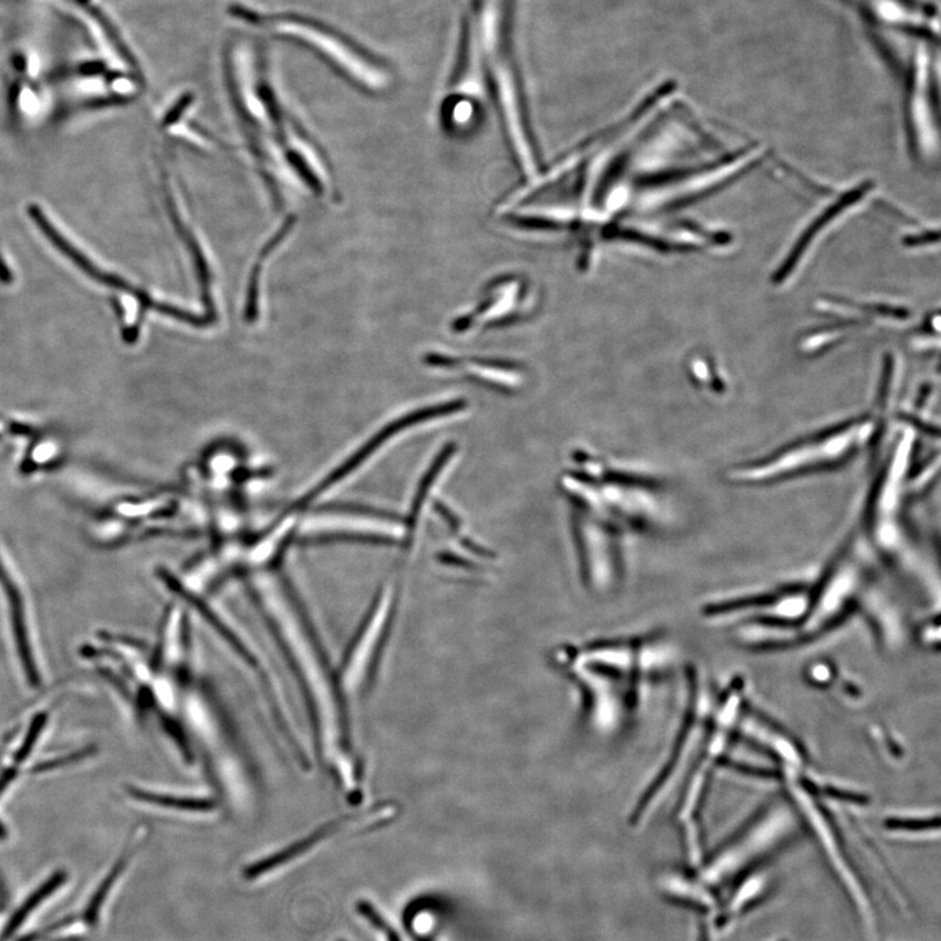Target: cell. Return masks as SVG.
Returning a JSON list of instances; mask_svg holds the SVG:
<instances>
[{
  "label": "cell",
  "instance_id": "obj_1",
  "mask_svg": "<svg viewBox=\"0 0 941 941\" xmlns=\"http://www.w3.org/2000/svg\"><path fill=\"white\" fill-rule=\"evenodd\" d=\"M880 424V417L872 414L849 418L764 458L735 465L727 471L726 479L743 487H765L839 468L878 437Z\"/></svg>",
  "mask_w": 941,
  "mask_h": 941
},
{
  "label": "cell",
  "instance_id": "obj_2",
  "mask_svg": "<svg viewBox=\"0 0 941 941\" xmlns=\"http://www.w3.org/2000/svg\"><path fill=\"white\" fill-rule=\"evenodd\" d=\"M788 789L798 809L809 821L811 831L815 834L821 850L826 858L829 868L839 880L843 892L848 895L851 908L854 909L859 923L869 941H881L879 920L870 889L863 876L855 868L853 859L843 841L840 829L835 826L831 815L813 796L811 784L799 779L798 772H786Z\"/></svg>",
  "mask_w": 941,
  "mask_h": 941
},
{
  "label": "cell",
  "instance_id": "obj_3",
  "mask_svg": "<svg viewBox=\"0 0 941 941\" xmlns=\"http://www.w3.org/2000/svg\"><path fill=\"white\" fill-rule=\"evenodd\" d=\"M915 443V429L907 425L895 439L869 505L871 539L888 557L899 555L903 548L901 506L907 495Z\"/></svg>",
  "mask_w": 941,
  "mask_h": 941
},
{
  "label": "cell",
  "instance_id": "obj_4",
  "mask_svg": "<svg viewBox=\"0 0 941 941\" xmlns=\"http://www.w3.org/2000/svg\"><path fill=\"white\" fill-rule=\"evenodd\" d=\"M393 594L390 590L378 597L375 608L353 644L349 645L338 670V683L343 696H366L376 676L380 655L384 653L388 627H390Z\"/></svg>",
  "mask_w": 941,
  "mask_h": 941
},
{
  "label": "cell",
  "instance_id": "obj_5",
  "mask_svg": "<svg viewBox=\"0 0 941 941\" xmlns=\"http://www.w3.org/2000/svg\"><path fill=\"white\" fill-rule=\"evenodd\" d=\"M130 795L139 802L159 805L161 809H169L181 812L196 813V815H211L218 809L212 799L204 796H182L152 793L143 789L131 788Z\"/></svg>",
  "mask_w": 941,
  "mask_h": 941
},
{
  "label": "cell",
  "instance_id": "obj_6",
  "mask_svg": "<svg viewBox=\"0 0 941 941\" xmlns=\"http://www.w3.org/2000/svg\"><path fill=\"white\" fill-rule=\"evenodd\" d=\"M888 832L899 835L930 836L932 831L939 832V820L917 818H891L884 823Z\"/></svg>",
  "mask_w": 941,
  "mask_h": 941
},
{
  "label": "cell",
  "instance_id": "obj_7",
  "mask_svg": "<svg viewBox=\"0 0 941 941\" xmlns=\"http://www.w3.org/2000/svg\"><path fill=\"white\" fill-rule=\"evenodd\" d=\"M47 721L48 716L44 714L37 716V719L33 721L32 727L28 732L24 744L21 745V749L18 751L17 756H14V764L20 765L24 763L29 754H31L37 739H39L40 732L44 727V724H47Z\"/></svg>",
  "mask_w": 941,
  "mask_h": 941
},
{
  "label": "cell",
  "instance_id": "obj_8",
  "mask_svg": "<svg viewBox=\"0 0 941 941\" xmlns=\"http://www.w3.org/2000/svg\"><path fill=\"white\" fill-rule=\"evenodd\" d=\"M780 941H789V940H780Z\"/></svg>",
  "mask_w": 941,
  "mask_h": 941
}]
</instances>
